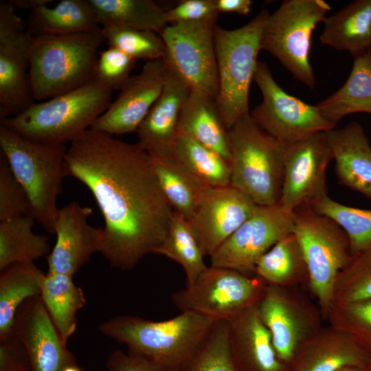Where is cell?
<instances>
[{"label": "cell", "mask_w": 371, "mask_h": 371, "mask_svg": "<svg viewBox=\"0 0 371 371\" xmlns=\"http://www.w3.org/2000/svg\"><path fill=\"white\" fill-rule=\"evenodd\" d=\"M65 168L95 199L104 220L98 252L113 267L130 270L155 254L173 210L139 143L89 128L67 147Z\"/></svg>", "instance_id": "6da1fadb"}, {"label": "cell", "mask_w": 371, "mask_h": 371, "mask_svg": "<svg viewBox=\"0 0 371 371\" xmlns=\"http://www.w3.org/2000/svg\"><path fill=\"white\" fill-rule=\"evenodd\" d=\"M215 322L191 311L157 322L122 315L102 323L99 330L126 345L129 355L146 361L158 371H183Z\"/></svg>", "instance_id": "7a4b0ae2"}, {"label": "cell", "mask_w": 371, "mask_h": 371, "mask_svg": "<svg viewBox=\"0 0 371 371\" xmlns=\"http://www.w3.org/2000/svg\"><path fill=\"white\" fill-rule=\"evenodd\" d=\"M113 91L95 78L72 91L34 102L0 124L32 142L71 143L104 113L111 102Z\"/></svg>", "instance_id": "3957f363"}, {"label": "cell", "mask_w": 371, "mask_h": 371, "mask_svg": "<svg viewBox=\"0 0 371 371\" xmlns=\"http://www.w3.org/2000/svg\"><path fill=\"white\" fill-rule=\"evenodd\" d=\"M102 28L64 35L31 36L29 76L35 102L78 88L96 78Z\"/></svg>", "instance_id": "277c9868"}, {"label": "cell", "mask_w": 371, "mask_h": 371, "mask_svg": "<svg viewBox=\"0 0 371 371\" xmlns=\"http://www.w3.org/2000/svg\"><path fill=\"white\" fill-rule=\"evenodd\" d=\"M0 148L14 175L25 190L30 216L51 234L59 208L67 147L30 141L0 124Z\"/></svg>", "instance_id": "5b68a950"}, {"label": "cell", "mask_w": 371, "mask_h": 371, "mask_svg": "<svg viewBox=\"0 0 371 371\" xmlns=\"http://www.w3.org/2000/svg\"><path fill=\"white\" fill-rule=\"evenodd\" d=\"M230 186L257 205L280 202L284 177V144L246 114L227 130Z\"/></svg>", "instance_id": "8992f818"}, {"label": "cell", "mask_w": 371, "mask_h": 371, "mask_svg": "<svg viewBox=\"0 0 371 371\" xmlns=\"http://www.w3.org/2000/svg\"><path fill=\"white\" fill-rule=\"evenodd\" d=\"M269 15L262 10L248 23L234 30L214 29L218 91L216 102L228 130L249 111V91Z\"/></svg>", "instance_id": "52a82bcc"}, {"label": "cell", "mask_w": 371, "mask_h": 371, "mask_svg": "<svg viewBox=\"0 0 371 371\" xmlns=\"http://www.w3.org/2000/svg\"><path fill=\"white\" fill-rule=\"evenodd\" d=\"M293 233L306 264L308 286L326 319L337 278L352 258L344 230L333 219L304 205L293 212Z\"/></svg>", "instance_id": "ba28073f"}, {"label": "cell", "mask_w": 371, "mask_h": 371, "mask_svg": "<svg viewBox=\"0 0 371 371\" xmlns=\"http://www.w3.org/2000/svg\"><path fill=\"white\" fill-rule=\"evenodd\" d=\"M330 8L323 0H286L269 14L262 30L261 49L275 56L310 89L315 85L309 61L311 36Z\"/></svg>", "instance_id": "9c48e42d"}, {"label": "cell", "mask_w": 371, "mask_h": 371, "mask_svg": "<svg viewBox=\"0 0 371 371\" xmlns=\"http://www.w3.org/2000/svg\"><path fill=\"white\" fill-rule=\"evenodd\" d=\"M267 285L256 276L210 266L191 286L174 292L171 299L181 312L191 311L215 321L229 322L257 304Z\"/></svg>", "instance_id": "30bf717a"}, {"label": "cell", "mask_w": 371, "mask_h": 371, "mask_svg": "<svg viewBox=\"0 0 371 371\" xmlns=\"http://www.w3.org/2000/svg\"><path fill=\"white\" fill-rule=\"evenodd\" d=\"M254 81L262 100L249 112L250 116L260 128L284 145L336 128L322 115L316 105L284 91L264 62L258 61Z\"/></svg>", "instance_id": "8fae6325"}, {"label": "cell", "mask_w": 371, "mask_h": 371, "mask_svg": "<svg viewBox=\"0 0 371 371\" xmlns=\"http://www.w3.org/2000/svg\"><path fill=\"white\" fill-rule=\"evenodd\" d=\"M256 307L282 363L291 362L302 344L322 327L319 308L299 286L267 284Z\"/></svg>", "instance_id": "7c38bea8"}, {"label": "cell", "mask_w": 371, "mask_h": 371, "mask_svg": "<svg viewBox=\"0 0 371 371\" xmlns=\"http://www.w3.org/2000/svg\"><path fill=\"white\" fill-rule=\"evenodd\" d=\"M217 18L169 24L160 35L167 63L189 86L215 100L218 77L214 43Z\"/></svg>", "instance_id": "4fadbf2b"}, {"label": "cell", "mask_w": 371, "mask_h": 371, "mask_svg": "<svg viewBox=\"0 0 371 371\" xmlns=\"http://www.w3.org/2000/svg\"><path fill=\"white\" fill-rule=\"evenodd\" d=\"M31 36L9 1H0V121L35 102L29 76Z\"/></svg>", "instance_id": "5bb4252c"}, {"label": "cell", "mask_w": 371, "mask_h": 371, "mask_svg": "<svg viewBox=\"0 0 371 371\" xmlns=\"http://www.w3.org/2000/svg\"><path fill=\"white\" fill-rule=\"evenodd\" d=\"M293 230L292 213L285 212L280 203L258 205L252 215L210 256L211 266L255 276L259 259Z\"/></svg>", "instance_id": "9a60e30c"}, {"label": "cell", "mask_w": 371, "mask_h": 371, "mask_svg": "<svg viewBox=\"0 0 371 371\" xmlns=\"http://www.w3.org/2000/svg\"><path fill=\"white\" fill-rule=\"evenodd\" d=\"M284 177L280 204L287 213L328 195L326 170L333 159L326 133L284 145Z\"/></svg>", "instance_id": "2e32d148"}, {"label": "cell", "mask_w": 371, "mask_h": 371, "mask_svg": "<svg viewBox=\"0 0 371 371\" xmlns=\"http://www.w3.org/2000/svg\"><path fill=\"white\" fill-rule=\"evenodd\" d=\"M257 206L248 196L231 186H202L188 221L203 255L211 256Z\"/></svg>", "instance_id": "e0dca14e"}, {"label": "cell", "mask_w": 371, "mask_h": 371, "mask_svg": "<svg viewBox=\"0 0 371 371\" xmlns=\"http://www.w3.org/2000/svg\"><path fill=\"white\" fill-rule=\"evenodd\" d=\"M166 74L164 58L148 61L139 74L128 79L90 128L112 136L137 131L160 95Z\"/></svg>", "instance_id": "ac0fdd59"}, {"label": "cell", "mask_w": 371, "mask_h": 371, "mask_svg": "<svg viewBox=\"0 0 371 371\" xmlns=\"http://www.w3.org/2000/svg\"><path fill=\"white\" fill-rule=\"evenodd\" d=\"M13 335L26 348L32 371H62L76 363L40 296L25 301L19 308Z\"/></svg>", "instance_id": "d6986e66"}, {"label": "cell", "mask_w": 371, "mask_h": 371, "mask_svg": "<svg viewBox=\"0 0 371 371\" xmlns=\"http://www.w3.org/2000/svg\"><path fill=\"white\" fill-rule=\"evenodd\" d=\"M92 212L75 201L59 208L54 225L56 243L47 256V271L73 277L98 252L102 228L88 223Z\"/></svg>", "instance_id": "ffe728a7"}, {"label": "cell", "mask_w": 371, "mask_h": 371, "mask_svg": "<svg viewBox=\"0 0 371 371\" xmlns=\"http://www.w3.org/2000/svg\"><path fill=\"white\" fill-rule=\"evenodd\" d=\"M166 63L167 74L162 91L136 131L137 143L148 153L159 156H172L180 113L190 91L189 86Z\"/></svg>", "instance_id": "44dd1931"}, {"label": "cell", "mask_w": 371, "mask_h": 371, "mask_svg": "<svg viewBox=\"0 0 371 371\" xmlns=\"http://www.w3.org/2000/svg\"><path fill=\"white\" fill-rule=\"evenodd\" d=\"M232 359L239 371H282L271 333L262 321L256 304L229 322Z\"/></svg>", "instance_id": "7402d4cb"}, {"label": "cell", "mask_w": 371, "mask_h": 371, "mask_svg": "<svg viewBox=\"0 0 371 371\" xmlns=\"http://www.w3.org/2000/svg\"><path fill=\"white\" fill-rule=\"evenodd\" d=\"M294 360L295 371H339L349 366H369L371 354L350 335L329 326L307 339Z\"/></svg>", "instance_id": "603a6c76"}, {"label": "cell", "mask_w": 371, "mask_h": 371, "mask_svg": "<svg viewBox=\"0 0 371 371\" xmlns=\"http://www.w3.org/2000/svg\"><path fill=\"white\" fill-rule=\"evenodd\" d=\"M326 133L339 183L371 199V145L362 126L353 122Z\"/></svg>", "instance_id": "cb8c5ba5"}, {"label": "cell", "mask_w": 371, "mask_h": 371, "mask_svg": "<svg viewBox=\"0 0 371 371\" xmlns=\"http://www.w3.org/2000/svg\"><path fill=\"white\" fill-rule=\"evenodd\" d=\"M178 131L189 135L229 161L227 129L211 95L190 89L180 113Z\"/></svg>", "instance_id": "d4e9b609"}, {"label": "cell", "mask_w": 371, "mask_h": 371, "mask_svg": "<svg viewBox=\"0 0 371 371\" xmlns=\"http://www.w3.org/2000/svg\"><path fill=\"white\" fill-rule=\"evenodd\" d=\"M321 42L355 57L371 49V0H357L323 21Z\"/></svg>", "instance_id": "484cf974"}, {"label": "cell", "mask_w": 371, "mask_h": 371, "mask_svg": "<svg viewBox=\"0 0 371 371\" xmlns=\"http://www.w3.org/2000/svg\"><path fill=\"white\" fill-rule=\"evenodd\" d=\"M316 106L335 126L350 114H371V49L354 57L351 72L343 86Z\"/></svg>", "instance_id": "4316f807"}, {"label": "cell", "mask_w": 371, "mask_h": 371, "mask_svg": "<svg viewBox=\"0 0 371 371\" xmlns=\"http://www.w3.org/2000/svg\"><path fill=\"white\" fill-rule=\"evenodd\" d=\"M45 273L34 262L14 264L0 276V342L13 336L16 313L27 300L41 295Z\"/></svg>", "instance_id": "83f0119b"}, {"label": "cell", "mask_w": 371, "mask_h": 371, "mask_svg": "<svg viewBox=\"0 0 371 371\" xmlns=\"http://www.w3.org/2000/svg\"><path fill=\"white\" fill-rule=\"evenodd\" d=\"M30 36L64 35L100 28L89 0H62L55 6H41L30 12Z\"/></svg>", "instance_id": "f1b7e54d"}, {"label": "cell", "mask_w": 371, "mask_h": 371, "mask_svg": "<svg viewBox=\"0 0 371 371\" xmlns=\"http://www.w3.org/2000/svg\"><path fill=\"white\" fill-rule=\"evenodd\" d=\"M41 298L58 330L63 341L76 330V315L86 304L82 289L73 282V277L47 271L41 284Z\"/></svg>", "instance_id": "f546056e"}, {"label": "cell", "mask_w": 371, "mask_h": 371, "mask_svg": "<svg viewBox=\"0 0 371 371\" xmlns=\"http://www.w3.org/2000/svg\"><path fill=\"white\" fill-rule=\"evenodd\" d=\"M254 274L268 285L297 286L308 284L306 264L293 233L278 240L259 259Z\"/></svg>", "instance_id": "4dcf8cb0"}, {"label": "cell", "mask_w": 371, "mask_h": 371, "mask_svg": "<svg viewBox=\"0 0 371 371\" xmlns=\"http://www.w3.org/2000/svg\"><path fill=\"white\" fill-rule=\"evenodd\" d=\"M172 157L202 186H230L229 162L183 132L178 131Z\"/></svg>", "instance_id": "1f68e13d"}, {"label": "cell", "mask_w": 371, "mask_h": 371, "mask_svg": "<svg viewBox=\"0 0 371 371\" xmlns=\"http://www.w3.org/2000/svg\"><path fill=\"white\" fill-rule=\"evenodd\" d=\"M98 24L150 30L161 35L169 25L164 10L152 0H89Z\"/></svg>", "instance_id": "d6a6232c"}, {"label": "cell", "mask_w": 371, "mask_h": 371, "mask_svg": "<svg viewBox=\"0 0 371 371\" xmlns=\"http://www.w3.org/2000/svg\"><path fill=\"white\" fill-rule=\"evenodd\" d=\"M29 215L0 222V270L16 263L34 262L50 251L49 238L32 230Z\"/></svg>", "instance_id": "836d02e7"}, {"label": "cell", "mask_w": 371, "mask_h": 371, "mask_svg": "<svg viewBox=\"0 0 371 371\" xmlns=\"http://www.w3.org/2000/svg\"><path fill=\"white\" fill-rule=\"evenodd\" d=\"M148 154L153 171L172 209L189 221L202 186L172 156Z\"/></svg>", "instance_id": "e575fe53"}, {"label": "cell", "mask_w": 371, "mask_h": 371, "mask_svg": "<svg viewBox=\"0 0 371 371\" xmlns=\"http://www.w3.org/2000/svg\"><path fill=\"white\" fill-rule=\"evenodd\" d=\"M155 254L164 256L182 267L186 276V287L191 286L207 267L189 221L174 211L167 234Z\"/></svg>", "instance_id": "d590c367"}, {"label": "cell", "mask_w": 371, "mask_h": 371, "mask_svg": "<svg viewBox=\"0 0 371 371\" xmlns=\"http://www.w3.org/2000/svg\"><path fill=\"white\" fill-rule=\"evenodd\" d=\"M310 206L316 212L333 219L344 230L352 256L371 248V210L344 205L328 195Z\"/></svg>", "instance_id": "8d00e7d4"}, {"label": "cell", "mask_w": 371, "mask_h": 371, "mask_svg": "<svg viewBox=\"0 0 371 371\" xmlns=\"http://www.w3.org/2000/svg\"><path fill=\"white\" fill-rule=\"evenodd\" d=\"M101 28L109 47H115L136 60L148 62L166 56L165 43L155 32L122 25H105Z\"/></svg>", "instance_id": "74e56055"}, {"label": "cell", "mask_w": 371, "mask_h": 371, "mask_svg": "<svg viewBox=\"0 0 371 371\" xmlns=\"http://www.w3.org/2000/svg\"><path fill=\"white\" fill-rule=\"evenodd\" d=\"M371 298V248L352 256L339 273L332 304H348Z\"/></svg>", "instance_id": "f35d334b"}, {"label": "cell", "mask_w": 371, "mask_h": 371, "mask_svg": "<svg viewBox=\"0 0 371 371\" xmlns=\"http://www.w3.org/2000/svg\"><path fill=\"white\" fill-rule=\"evenodd\" d=\"M183 371H239L232 357L227 321H216L207 338Z\"/></svg>", "instance_id": "ab89813d"}, {"label": "cell", "mask_w": 371, "mask_h": 371, "mask_svg": "<svg viewBox=\"0 0 371 371\" xmlns=\"http://www.w3.org/2000/svg\"><path fill=\"white\" fill-rule=\"evenodd\" d=\"M326 319L371 354V298L348 304H332Z\"/></svg>", "instance_id": "60d3db41"}, {"label": "cell", "mask_w": 371, "mask_h": 371, "mask_svg": "<svg viewBox=\"0 0 371 371\" xmlns=\"http://www.w3.org/2000/svg\"><path fill=\"white\" fill-rule=\"evenodd\" d=\"M25 215L30 216L28 196L0 152V222Z\"/></svg>", "instance_id": "b9f144b4"}, {"label": "cell", "mask_w": 371, "mask_h": 371, "mask_svg": "<svg viewBox=\"0 0 371 371\" xmlns=\"http://www.w3.org/2000/svg\"><path fill=\"white\" fill-rule=\"evenodd\" d=\"M136 60L121 50L109 47L100 51L96 65V78L113 91L121 89L133 69Z\"/></svg>", "instance_id": "7bdbcfd3"}, {"label": "cell", "mask_w": 371, "mask_h": 371, "mask_svg": "<svg viewBox=\"0 0 371 371\" xmlns=\"http://www.w3.org/2000/svg\"><path fill=\"white\" fill-rule=\"evenodd\" d=\"M168 24L218 18L215 0H183L166 11Z\"/></svg>", "instance_id": "ee69618b"}, {"label": "cell", "mask_w": 371, "mask_h": 371, "mask_svg": "<svg viewBox=\"0 0 371 371\" xmlns=\"http://www.w3.org/2000/svg\"><path fill=\"white\" fill-rule=\"evenodd\" d=\"M0 371H32L25 347L14 335L1 342Z\"/></svg>", "instance_id": "f6af8a7d"}, {"label": "cell", "mask_w": 371, "mask_h": 371, "mask_svg": "<svg viewBox=\"0 0 371 371\" xmlns=\"http://www.w3.org/2000/svg\"><path fill=\"white\" fill-rule=\"evenodd\" d=\"M108 371H158L144 360L126 354L120 350L113 351L106 361Z\"/></svg>", "instance_id": "bcb514c9"}, {"label": "cell", "mask_w": 371, "mask_h": 371, "mask_svg": "<svg viewBox=\"0 0 371 371\" xmlns=\"http://www.w3.org/2000/svg\"><path fill=\"white\" fill-rule=\"evenodd\" d=\"M216 8L221 12H234L247 15L251 11L250 0H215Z\"/></svg>", "instance_id": "7dc6e473"}, {"label": "cell", "mask_w": 371, "mask_h": 371, "mask_svg": "<svg viewBox=\"0 0 371 371\" xmlns=\"http://www.w3.org/2000/svg\"><path fill=\"white\" fill-rule=\"evenodd\" d=\"M14 8L32 11L53 2L52 0H9Z\"/></svg>", "instance_id": "c3c4849f"}, {"label": "cell", "mask_w": 371, "mask_h": 371, "mask_svg": "<svg viewBox=\"0 0 371 371\" xmlns=\"http://www.w3.org/2000/svg\"><path fill=\"white\" fill-rule=\"evenodd\" d=\"M339 371H371L369 366L360 367V366H349L344 368Z\"/></svg>", "instance_id": "681fc988"}, {"label": "cell", "mask_w": 371, "mask_h": 371, "mask_svg": "<svg viewBox=\"0 0 371 371\" xmlns=\"http://www.w3.org/2000/svg\"><path fill=\"white\" fill-rule=\"evenodd\" d=\"M62 371H82V370L76 363L67 366Z\"/></svg>", "instance_id": "f907efd6"}, {"label": "cell", "mask_w": 371, "mask_h": 371, "mask_svg": "<svg viewBox=\"0 0 371 371\" xmlns=\"http://www.w3.org/2000/svg\"><path fill=\"white\" fill-rule=\"evenodd\" d=\"M369 368H370V370H371V364L369 366Z\"/></svg>", "instance_id": "816d5d0a"}]
</instances>
